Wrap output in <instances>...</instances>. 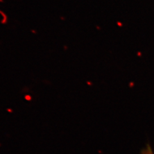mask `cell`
I'll list each match as a JSON object with an SVG mask.
<instances>
[{
  "label": "cell",
  "mask_w": 154,
  "mask_h": 154,
  "mask_svg": "<svg viewBox=\"0 0 154 154\" xmlns=\"http://www.w3.org/2000/svg\"><path fill=\"white\" fill-rule=\"evenodd\" d=\"M141 154H154V152H153L150 144H148L146 147L141 150Z\"/></svg>",
  "instance_id": "6da1fadb"
}]
</instances>
